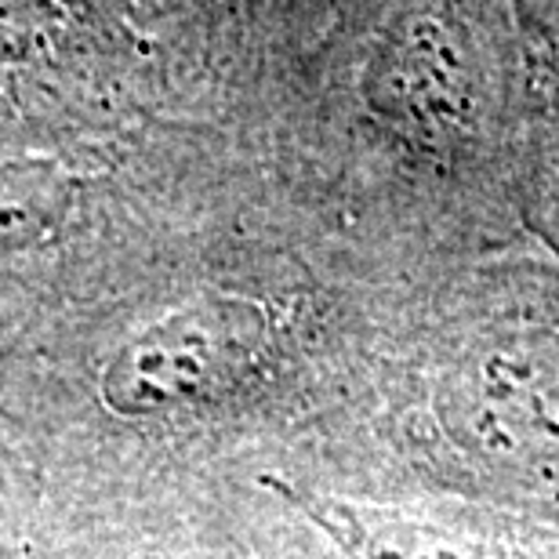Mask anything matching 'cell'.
<instances>
[{"label":"cell","mask_w":559,"mask_h":559,"mask_svg":"<svg viewBox=\"0 0 559 559\" xmlns=\"http://www.w3.org/2000/svg\"><path fill=\"white\" fill-rule=\"evenodd\" d=\"M262 345V312L248 301H200L120 345L98 393L114 415L145 418L215 393Z\"/></svg>","instance_id":"6da1fadb"},{"label":"cell","mask_w":559,"mask_h":559,"mask_svg":"<svg viewBox=\"0 0 559 559\" xmlns=\"http://www.w3.org/2000/svg\"><path fill=\"white\" fill-rule=\"evenodd\" d=\"M73 207V178L48 156L0 160V262L51 240Z\"/></svg>","instance_id":"7a4b0ae2"}]
</instances>
